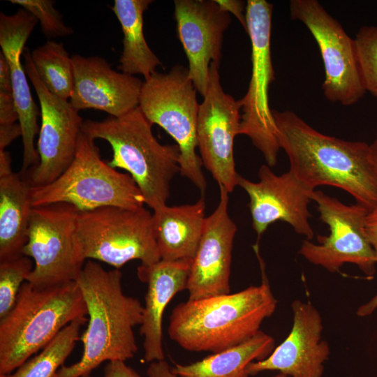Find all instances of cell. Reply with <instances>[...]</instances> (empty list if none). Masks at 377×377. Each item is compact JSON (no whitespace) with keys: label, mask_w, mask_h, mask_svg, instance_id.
Returning a JSON list of instances; mask_svg holds the SVG:
<instances>
[{"label":"cell","mask_w":377,"mask_h":377,"mask_svg":"<svg viewBox=\"0 0 377 377\" xmlns=\"http://www.w3.org/2000/svg\"><path fill=\"white\" fill-rule=\"evenodd\" d=\"M151 126L138 106L119 117L87 119L81 131L94 140H105L110 144L112 157L108 165L127 171L140 190L145 203L154 211L166 205L170 183L180 171V149L177 144H161L153 135Z\"/></svg>","instance_id":"277c9868"},{"label":"cell","mask_w":377,"mask_h":377,"mask_svg":"<svg viewBox=\"0 0 377 377\" xmlns=\"http://www.w3.org/2000/svg\"><path fill=\"white\" fill-rule=\"evenodd\" d=\"M219 68L214 62L209 66L207 90L199 105L197 144L202 165L230 193L237 186L239 177L234 140L239 134L241 103L224 92Z\"/></svg>","instance_id":"5bb4252c"},{"label":"cell","mask_w":377,"mask_h":377,"mask_svg":"<svg viewBox=\"0 0 377 377\" xmlns=\"http://www.w3.org/2000/svg\"><path fill=\"white\" fill-rule=\"evenodd\" d=\"M177 34L188 61V74L203 97L212 62L220 64L223 33L231 22L230 13L216 0H175Z\"/></svg>","instance_id":"2e32d148"},{"label":"cell","mask_w":377,"mask_h":377,"mask_svg":"<svg viewBox=\"0 0 377 377\" xmlns=\"http://www.w3.org/2000/svg\"><path fill=\"white\" fill-rule=\"evenodd\" d=\"M31 57L45 87L59 98L70 99L74 87V66L64 45L47 40L31 52Z\"/></svg>","instance_id":"484cf974"},{"label":"cell","mask_w":377,"mask_h":377,"mask_svg":"<svg viewBox=\"0 0 377 377\" xmlns=\"http://www.w3.org/2000/svg\"><path fill=\"white\" fill-rule=\"evenodd\" d=\"M81 377H92L90 374L84 375Z\"/></svg>","instance_id":"60d3db41"},{"label":"cell","mask_w":377,"mask_h":377,"mask_svg":"<svg viewBox=\"0 0 377 377\" xmlns=\"http://www.w3.org/2000/svg\"><path fill=\"white\" fill-rule=\"evenodd\" d=\"M22 137L20 124L0 125V151H4L15 139Z\"/></svg>","instance_id":"836d02e7"},{"label":"cell","mask_w":377,"mask_h":377,"mask_svg":"<svg viewBox=\"0 0 377 377\" xmlns=\"http://www.w3.org/2000/svg\"><path fill=\"white\" fill-rule=\"evenodd\" d=\"M273 5L265 0H248L247 34L251 44V76L245 96L240 99L239 134L248 136L263 154L267 165L274 167L281 149L269 87L275 80L270 52Z\"/></svg>","instance_id":"9c48e42d"},{"label":"cell","mask_w":377,"mask_h":377,"mask_svg":"<svg viewBox=\"0 0 377 377\" xmlns=\"http://www.w3.org/2000/svg\"><path fill=\"white\" fill-rule=\"evenodd\" d=\"M219 202L206 217L192 264L186 290L190 300L230 293L232 251L237 226L228 214V194L223 186Z\"/></svg>","instance_id":"ac0fdd59"},{"label":"cell","mask_w":377,"mask_h":377,"mask_svg":"<svg viewBox=\"0 0 377 377\" xmlns=\"http://www.w3.org/2000/svg\"><path fill=\"white\" fill-rule=\"evenodd\" d=\"M38 22L32 14L23 8L13 15L0 13V46L9 63L12 92L22 128V173L39 163L34 140L40 130L38 120L40 113L31 96L27 75L20 59L25 43Z\"/></svg>","instance_id":"ffe728a7"},{"label":"cell","mask_w":377,"mask_h":377,"mask_svg":"<svg viewBox=\"0 0 377 377\" xmlns=\"http://www.w3.org/2000/svg\"><path fill=\"white\" fill-rule=\"evenodd\" d=\"M205 207L202 197L193 204L166 205L154 211V233L162 260L193 259L204 230Z\"/></svg>","instance_id":"603a6c76"},{"label":"cell","mask_w":377,"mask_h":377,"mask_svg":"<svg viewBox=\"0 0 377 377\" xmlns=\"http://www.w3.org/2000/svg\"><path fill=\"white\" fill-rule=\"evenodd\" d=\"M33 207L66 203L80 212L104 207H144L143 195L132 177L103 161L94 139L80 133L74 158L53 182L32 187Z\"/></svg>","instance_id":"8992f818"},{"label":"cell","mask_w":377,"mask_h":377,"mask_svg":"<svg viewBox=\"0 0 377 377\" xmlns=\"http://www.w3.org/2000/svg\"><path fill=\"white\" fill-rule=\"evenodd\" d=\"M377 253V251H376ZM377 309V293L369 302L361 305L356 311L357 316L365 317L371 315Z\"/></svg>","instance_id":"74e56055"},{"label":"cell","mask_w":377,"mask_h":377,"mask_svg":"<svg viewBox=\"0 0 377 377\" xmlns=\"http://www.w3.org/2000/svg\"><path fill=\"white\" fill-rule=\"evenodd\" d=\"M272 377H289V376L283 374L278 373L277 374L274 375Z\"/></svg>","instance_id":"ab89813d"},{"label":"cell","mask_w":377,"mask_h":377,"mask_svg":"<svg viewBox=\"0 0 377 377\" xmlns=\"http://www.w3.org/2000/svg\"><path fill=\"white\" fill-rule=\"evenodd\" d=\"M103 377H142L123 361L109 362L105 367Z\"/></svg>","instance_id":"d6a6232c"},{"label":"cell","mask_w":377,"mask_h":377,"mask_svg":"<svg viewBox=\"0 0 377 377\" xmlns=\"http://www.w3.org/2000/svg\"><path fill=\"white\" fill-rule=\"evenodd\" d=\"M86 318H77L64 327L43 349L13 373L1 377H54L80 339Z\"/></svg>","instance_id":"4316f807"},{"label":"cell","mask_w":377,"mask_h":377,"mask_svg":"<svg viewBox=\"0 0 377 377\" xmlns=\"http://www.w3.org/2000/svg\"><path fill=\"white\" fill-rule=\"evenodd\" d=\"M79 249L86 260L121 268L139 260L141 265L158 262L152 214L145 207H104L78 212L76 230Z\"/></svg>","instance_id":"ba28073f"},{"label":"cell","mask_w":377,"mask_h":377,"mask_svg":"<svg viewBox=\"0 0 377 377\" xmlns=\"http://www.w3.org/2000/svg\"><path fill=\"white\" fill-rule=\"evenodd\" d=\"M147 374L148 377H179L171 371V367L165 360L150 362Z\"/></svg>","instance_id":"d590c367"},{"label":"cell","mask_w":377,"mask_h":377,"mask_svg":"<svg viewBox=\"0 0 377 377\" xmlns=\"http://www.w3.org/2000/svg\"><path fill=\"white\" fill-rule=\"evenodd\" d=\"M32 14L38 21L43 35L49 40L73 34V29L65 24L62 15L50 0H10Z\"/></svg>","instance_id":"f546056e"},{"label":"cell","mask_w":377,"mask_h":377,"mask_svg":"<svg viewBox=\"0 0 377 377\" xmlns=\"http://www.w3.org/2000/svg\"><path fill=\"white\" fill-rule=\"evenodd\" d=\"M87 315L76 281L45 288L24 281L13 309L0 320V377L14 371L67 325Z\"/></svg>","instance_id":"5b68a950"},{"label":"cell","mask_w":377,"mask_h":377,"mask_svg":"<svg viewBox=\"0 0 377 377\" xmlns=\"http://www.w3.org/2000/svg\"><path fill=\"white\" fill-rule=\"evenodd\" d=\"M34 266V260L24 255L0 262V320L13 309Z\"/></svg>","instance_id":"83f0119b"},{"label":"cell","mask_w":377,"mask_h":377,"mask_svg":"<svg viewBox=\"0 0 377 377\" xmlns=\"http://www.w3.org/2000/svg\"><path fill=\"white\" fill-rule=\"evenodd\" d=\"M216 3L224 10L232 13L239 21L240 24L247 32L246 20V7L243 1L238 0H216Z\"/></svg>","instance_id":"1f68e13d"},{"label":"cell","mask_w":377,"mask_h":377,"mask_svg":"<svg viewBox=\"0 0 377 377\" xmlns=\"http://www.w3.org/2000/svg\"><path fill=\"white\" fill-rule=\"evenodd\" d=\"M196 92L188 69L176 65L167 73L156 71L143 82L139 108L152 125H158L175 140L180 149L181 175L203 194L207 182L196 153L200 105Z\"/></svg>","instance_id":"52a82bcc"},{"label":"cell","mask_w":377,"mask_h":377,"mask_svg":"<svg viewBox=\"0 0 377 377\" xmlns=\"http://www.w3.org/2000/svg\"><path fill=\"white\" fill-rule=\"evenodd\" d=\"M290 14L302 22L315 38L322 57L324 96L349 106L366 94L355 39L316 0H291Z\"/></svg>","instance_id":"7c38bea8"},{"label":"cell","mask_w":377,"mask_h":377,"mask_svg":"<svg viewBox=\"0 0 377 377\" xmlns=\"http://www.w3.org/2000/svg\"><path fill=\"white\" fill-rule=\"evenodd\" d=\"M293 325L285 340L265 359L249 364V376L276 371L289 377H322L330 348L322 339L323 320L310 302L299 300L291 304Z\"/></svg>","instance_id":"e0dca14e"},{"label":"cell","mask_w":377,"mask_h":377,"mask_svg":"<svg viewBox=\"0 0 377 377\" xmlns=\"http://www.w3.org/2000/svg\"><path fill=\"white\" fill-rule=\"evenodd\" d=\"M74 87L71 105L78 111L94 109L119 117L139 106L143 82L113 70L98 56L73 54Z\"/></svg>","instance_id":"d6986e66"},{"label":"cell","mask_w":377,"mask_h":377,"mask_svg":"<svg viewBox=\"0 0 377 377\" xmlns=\"http://www.w3.org/2000/svg\"><path fill=\"white\" fill-rule=\"evenodd\" d=\"M121 277L119 269L106 270L95 261L85 262L75 281L89 316L80 337L83 353L80 361L62 365L54 377H81L103 362H126L135 356L133 327L142 323L143 306L124 293Z\"/></svg>","instance_id":"7a4b0ae2"},{"label":"cell","mask_w":377,"mask_h":377,"mask_svg":"<svg viewBox=\"0 0 377 377\" xmlns=\"http://www.w3.org/2000/svg\"><path fill=\"white\" fill-rule=\"evenodd\" d=\"M8 151H0V262L22 254L33 209L32 186L14 172Z\"/></svg>","instance_id":"7402d4cb"},{"label":"cell","mask_w":377,"mask_h":377,"mask_svg":"<svg viewBox=\"0 0 377 377\" xmlns=\"http://www.w3.org/2000/svg\"><path fill=\"white\" fill-rule=\"evenodd\" d=\"M79 210L66 203L33 207L22 254L34 260L27 281L37 288L75 281L85 263L76 236Z\"/></svg>","instance_id":"30bf717a"},{"label":"cell","mask_w":377,"mask_h":377,"mask_svg":"<svg viewBox=\"0 0 377 377\" xmlns=\"http://www.w3.org/2000/svg\"><path fill=\"white\" fill-rule=\"evenodd\" d=\"M258 178L254 182L239 175L237 181V185L249 195L252 226L258 237L272 223L283 221L296 233L311 240L314 232L309 222V205L315 190L290 170L279 175L267 165L260 166Z\"/></svg>","instance_id":"9a60e30c"},{"label":"cell","mask_w":377,"mask_h":377,"mask_svg":"<svg viewBox=\"0 0 377 377\" xmlns=\"http://www.w3.org/2000/svg\"><path fill=\"white\" fill-rule=\"evenodd\" d=\"M262 272V283L233 294L188 300L172 309L168 329L171 340L191 352L216 353L256 334L263 322L275 311L274 296L265 264L253 246Z\"/></svg>","instance_id":"3957f363"},{"label":"cell","mask_w":377,"mask_h":377,"mask_svg":"<svg viewBox=\"0 0 377 377\" xmlns=\"http://www.w3.org/2000/svg\"><path fill=\"white\" fill-rule=\"evenodd\" d=\"M272 113L289 170L313 190L334 186L369 212L377 208V170L369 144L322 133L290 110Z\"/></svg>","instance_id":"6da1fadb"},{"label":"cell","mask_w":377,"mask_h":377,"mask_svg":"<svg viewBox=\"0 0 377 377\" xmlns=\"http://www.w3.org/2000/svg\"><path fill=\"white\" fill-rule=\"evenodd\" d=\"M365 230L371 244L377 251V208L368 212L366 216Z\"/></svg>","instance_id":"e575fe53"},{"label":"cell","mask_w":377,"mask_h":377,"mask_svg":"<svg viewBox=\"0 0 377 377\" xmlns=\"http://www.w3.org/2000/svg\"><path fill=\"white\" fill-rule=\"evenodd\" d=\"M22 55L25 73L38 96L41 116L36 145L39 163L27 177L33 187H40L56 179L73 161L84 121L70 101L57 97L45 87L28 48Z\"/></svg>","instance_id":"4fadbf2b"},{"label":"cell","mask_w":377,"mask_h":377,"mask_svg":"<svg viewBox=\"0 0 377 377\" xmlns=\"http://www.w3.org/2000/svg\"><path fill=\"white\" fill-rule=\"evenodd\" d=\"M320 219L329 228L327 236L318 235V243L303 241L299 253L310 263L331 273L338 272L346 263L357 265L368 277L376 274L377 253L365 230L369 212L356 203L346 205L320 190L311 194Z\"/></svg>","instance_id":"8fae6325"},{"label":"cell","mask_w":377,"mask_h":377,"mask_svg":"<svg viewBox=\"0 0 377 377\" xmlns=\"http://www.w3.org/2000/svg\"><path fill=\"white\" fill-rule=\"evenodd\" d=\"M371 158L377 170V133L374 141L369 144Z\"/></svg>","instance_id":"f35d334b"},{"label":"cell","mask_w":377,"mask_h":377,"mask_svg":"<svg viewBox=\"0 0 377 377\" xmlns=\"http://www.w3.org/2000/svg\"><path fill=\"white\" fill-rule=\"evenodd\" d=\"M18 120L12 91H0V125L13 124Z\"/></svg>","instance_id":"4dcf8cb0"},{"label":"cell","mask_w":377,"mask_h":377,"mask_svg":"<svg viewBox=\"0 0 377 377\" xmlns=\"http://www.w3.org/2000/svg\"><path fill=\"white\" fill-rule=\"evenodd\" d=\"M192 260L161 259L152 265H140L138 267L139 279L147 286L140 333L144 337V358L148 362L164 360L163 314L172 297L186 290Z\"/></svg>","instance_id":"44dd1931"},{"label":"cell","mask_w":377,"mask_h":377,"mask_svg":"<svg viewBox=\"0 0 377 377\" xmlns=\"http://www.w3.org/2000/svg\"><path fill=\"white\" fill-rule=\"evenodd\" d=\"M355 41L366 90L377 98V26H362Z\"/></svg>","instance_id":"f1b7e54d"},{"label":"cell","mask_w":377,"mask_h":377,"mask_svg":"<svg viewBox=\"0 0 377 377\" xmlns=\"http://www.w3.org/2000/svg\"><path fill=\"white\" fill-rule=\"evenodd\" d=\"M152 2L150 0H115L111 7L124 35L118 69L131 75L140 74L145 80L156 72L157 66H162L147 45L143 32L144 12Z\"/></svg>","instance_id":"d4e9b609"},{"label":"cell","mask_w":377,"mask_h":377,"mask_svg":"<svg viewBox=\"0 0 377 377\" xmlns=\"http://www.w3.org/2000/svg\"><path fill=\"white\" fill-rule=\"evenodd\" d=\"M0 91H12L9 63L1 52H0Z\"/></svg>","instance_id":"8d00e7d4"},{"label":"cell","mask_w":377,"mask_h":377,"mask_svg":"<svg viewBox=\"0 0 377 377\" xmlns=\"http://www.w3.org/2000/svg\"><path fill=\"white\" fill-rule=\"evenodd\" d=\"M274 348V339L260 330L247 341L201 360L175 363L171 371L179 377H249V364L265 359Z\"/></svg>","instance_id":"cb8c5ba5"}]
</instances>
